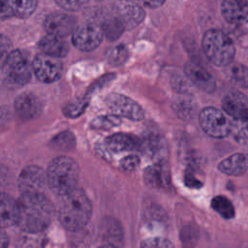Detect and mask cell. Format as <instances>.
Listing matches in <instances>:
<instances>
[{"mask_svg": "<svg viewBox=\"0 0 248 248\" xmlns=\"http://www.w3.org/2000/svg\"><path fill=\"white\" fill-rule=\"evenodd\" d=\"M12 15L5 4L4 0H0V21H4L12 18Z\"/></svg>", "mask_w": 248, "mask_h": 248, "instance_id": "40", "label": "cell"}, {"mask_svg": "<svg viewBox=\"0 0 248 248\" xmlns=\"http://www.w3.org/2000/svg\"><path fill=\"white\" fill-rule=\"evenodd\" d=\"M121 124V119L119 116L113 115H103L96 117L92 122L91 126L94 129H101V130H108L119 126Z\"/></svg>", "mask_w": 248, "mask_h": 248, "instance_id": "30", "label": "cell"}, {"mask_svg": "<svg viewBox=\"0 0 248 248\" xmlns=\"http://www.w3.org/2000/svg\"><path fill=\"white\" fill-rule=\"evenodd\" d=\"M184 182H185L186 186L189 188L200 189L201 187H202V182L196 176L193 169L186 170L185 176H184Z\"/></svg>", "mask_w": 248, "mask_h": 248, "instance_id": "36", "label": "cell"}, {"mask_svg": "<svg viewBox=\"0 0 248 248\" xmlns=\"http://www.w3.org/2000/svg\"><path fill=\"white\" fill-rule=\"evenodd\" d=\"M89 100H90V97L84 95L82 98H78V99L68 102L62 108L64 115L71 118L78 117L86 109Z\"/></svg>", "mask_w": 248, "mask_h": 248, "instance_id": "26", "label": "cell"}, {"mask_svg": "<svg viewBox=\"0 0 248 248\" xmlns=\"http://www.w3.org/2000/svg\"><path fill=\"white\" fill-rule=\"evenodd\" d=\"M103 0H82L83 4H90V3H99Z\"/></svg>", "mask_w": 248, "mask_h": 248, "instance_id": "43", "label": "cell"}, {"mask_svg": "<svg viewBox=\"0 0 248 248\" xmlns=\"http://www.w3.org/2000/svg\"><path fill=\"white\" fill-rule=\"evenodd\" d=\"M143 178L145 184L151 188L163 189L170 185V172L162 162L146 168Z\"/></svg>", "mask_w": 248, "mask_h": 248, "instance_id": "18", "label": "cell"}, {"mask_svg": "<svg viewBox=\"0 0 248 248\" xmlns=\"http://www.w3.org/2000/svg\"><path fill=\"white\" fill-rule=\"evenodd\" d=\"M145 6L151 8V9H155V8H159L161 7L166 0H140Z\"/></svg>", "mask_w": 248, "mask_h": 248, "instance_id": "41", "label": "cell"}, {"mask_svg": "<svg viewBox=\"0 0 248 248\" xmlns=\"http://www.w3.org/2000/svg\"><path fill=\"white\" fill-rule=\"evenodd\" d=\"M186 77L200 89L212 93L216 89L215 78L204 68L195 62H187L184 66Z\"/></svg>", "mask_w": 248, "mask_h": 248, "instance_id": "15", "label": "cell"}, {"mask_svg": "<svg viewBox=\"0 0 248 248\" xmlns=\"http://www.w3.org/2000/svg\"><path fill=\"white\" fill-rule=\"evenodd\" d=\"M13 44L11 40L4 34L0 33V69L3 67L8 55L12 51Z\"/></svg>", "mask_w": 248, "mask_h": 248, "instance_id": "34", "label": "cell"}, {"mask_svg": "<svg viewBox=\"0 0 248 248\" xmlns=\"http://www.w3.org/2000/svg\"><path fill=\"white\" fill-rule=\"evenodd\" d=\"M139 166H140V157L135 154H131L122 158L119 163L120 169L125 171H133Z\"/></svg>", "mask_w": 248, "mask_h": 248, "instance_id": "35", "label": "cell"}, {"mask_svg": "<svg viewBox=\"0 0 248 248\" xmlns=\"http://www.w3.org/2000/svg\"><path fill=\"white\" fill-rule=\"evenodd\" d=\"M248 0H223L221 14L224 19L233 25H242L247 21Z\"/></svg>", "mask_w": 248, "mask_h": 248, "instance_id": "16", "label": "cell"}, {"mask_svg": "<svg viewBox=\"0 0 248 248\" xmlns=\"http://www.w3.org/2000/svg\"><path fill=\"white\" fill-rule=\"evenodd\" d=\"M114 12L115 16L127 30L136 28L145 17L143 9L129 0H118L114 5Z\"/></svg>", "mask_w": 248, "mask_h": 248, "instance_id": "11", "label": "cell"}, {"mask_svg": "<svg viewBox=\"0 0 248 248\" xmlns=\"http://www.w3.org/2000/svg\"><path fill=\"white\" fill-rule=\"evenodd\" d=\"M202 46L208 60L219 67H225L232 62L235 54L232 39L219 29L207 30L202 37Z\"/></svg>", "mask_w": 248, "mask_h": 248, "instance_id": "4", "label": "cell"}, {"mask_svg": "<svg viewBox=\"0 0 248 248\" xmlns=\"http://www.w3.org/2000/svg\"><path fill=\"white\" fill-rule=\"evenodd\" d=\"M31 64L36 78L45 83L58 80L63 72V65L59 58L43 52L37 54Z\"/></svg>", "mask_w": 248, "mask_h": 248, "instance_id": "7", "label": "cell"}, {"mask_svg": "<svg viewBox=\"0 0 248 248\" xmlns=\"http://www.w3.org/2000/svg\"><path fill=\"white\" fill-rule=\"evenodd\" d=\"M222 108L234 120L247 122L248 101L247 97L236 90L228 92L222 99Z\"/></svg>", "mask_w": 248, "mask_h": 248, "instance_id": "14", "label": "cell"}, {"mask_svg": "<svg viewBox=\"0 0 248 248\" xmlns=\"http://www.w3.org/2000/svg\"><path fill=\"white\" fill-rule=\"evenodd\" d=\"M43 110L41 100L32 92H23L15 100V111L17 117L28 121L40 116Z\"/></svg>", "mask_w": 248, "mask_h": 248, "instance_id": "13", "label": "cell"}, {"mask_svg": "<svg viewBox=\"0 0 248 248\" xmlns=\"http://www.w3.org/2000/svg\"><path fill=\"white\" fill-rule=\"evenodd\" d=\"M17 203L10 195L0 192V227L5 229L16 224Z\"/></svg>", "mask_w": 248, "mask_h": 248, "instance_id": "20", "label": "cell"}, {"mask_svg": "<svg viewBox=\"0 0 248 248\" xmlns=\"http://www.w3.org/2000/svg\"><path fill=\"white\" fill-rule=\"evenodd\" d=\"M211 207L225 219H232L234 216L233 204L224 196H217L213 198L211 201Z\"/></svg>", "mask_w": 248, "mask_h": 248, "instance_id": "27", "label": "cell"}, {"mask_svg": "<svg viewBox=\"0 0 248 248\" xmlns=\"http://www.w3.org/2000/svg\"><path fill=\"white\" fill-rule=\"evenodd\" d=\"M173 109L175 113L182 119L187 120L192 117L195 112V105L192 100L187 98L178 99L173 104Z\"/></svg>", "mask_w": 248, "mask_h": 248, "instance_id": "29", "label": "cell"}, {"mask_svg": "<svg viewBox=\"0 0 248 248\" xmlns=\"http://www.w3.org/2000/svg\"><path fill=\"white\" fill-rule=\"evenodd\" d=\"M13 17L25 19L37 9L38 0H4Z\"/></svg>", "mask_w": 248, "mask_h": 248, "instance_id": "22", "label": "cell"}, {"mask_svg": "<svg viewBox=\"0 0 248 248\" xmlns=\"http://www.w3.org/2000/svg\"><path fill=\"white\" fill-rule=\"evenodd\" d=\"M19 229L28 233L44 232L54 217V206L43 193H22L16 201Z\"/></svg>", "mask_w": 248, "mask_h": 248, "instance_id": "1", "label": "cell"}, {"mask_svg": "<svg viewBox=\"0 0 248 248\" xmlns=\"http://www.w3.org/2000/svg\"><path fill=\"white\" fill-rule=\"evenodd\" d=\"M77 18L67 13L54 12L49 14L44 21V28L47 34L64 38L74 31Z\"/></svg>", "mask_w": 248, "mask_h": 248, "instance_id": "12", "label": "cell"}, {"mask_svg": "<svg viewBox=\"0 0 248 248\" xmlns=\"http://www.w3.org/2000/svg\"><path fill=\"white\" fill-rule=\"evenodd\" d=\"M225 67H226L225 73L231 80L240 84L244 88L247 87L248 75H247V68L244 65L231 62Z\"/></svg>", "mask_w": 248, "mask_h": 248, "instance_id": "25", "label": "cell"}, {"mask_svg": "<svg viewBox=\"0 0 248 248\" xmlns=\"http://www.w3.org/2000/svg\"><path fill=\"white\" fill-rule=\"evenodd\" d=\"M199 122L202 129L212 138H226L231 133L232 121L216 108H204L200 113Z\"/></svg>", "mask_w": 248, "mask_h": 248, "instance_id": "6", "label": "cell"}, {"mask_svg": "<svg viewBox=\"0 0 248 248\" xmlns=\"http://www.w3.org/2000/svg\"><path fill=\"white\" fill-rule=\"evenodd\" d=\"M128 58V50L125 46H117L110 48L107 53L108 63L112 66L123 64Z\"/></svg>", "mask_w": 248, "mask_h": 248, "instance_id": "31", "label": "cell"}, {"mask_svg": "<svg viewBox=\"0 0 248 248\" xmlns=\"http://www.w3.org/2000/svg\"><path fill=\"white\" fill-rule=\"evenodd\" d=\"M140 149L146 155L155 159L160 157L163 153L164 145L160 138H158L157 136H151L140 142L139 150Z\"/></svg>", "mask_w": 248, "mask_h": 248, "instance_id": "24", "label": "cell"}, {"mask_svg": "<svg viewBox=\"0 0 248 248\" xmlns=\"http://www.w3.org/2000/svg\"><path fill=\"white\" fill-rule=\"evenodd\" d=\"M9 236L8 234L5 232L4 229L0 227V248H4L7 247L9 245Z\"/></svg>", "mask_w": 248, "mask_h": 248, "instance_id": "42", "label": "cell"}, {"mask_svg": "<svg viewBox=\"0 0 248 248\" xmlns=\"http://www.w3.org/2000/svg\"><path fill=\"white\" fill-rule=\"evenodd\" d=\"M247 122L245 121H239L234 120L233 123L232 122V129L230 135H232L234 140L239 142L240 144H246L247 143V128H246Z\"/></svg>", "mask_w": 248, "mask_h": 248, "instance_id": "32", "label": "cell"}, {"mask_svg": "<svg viewBox=\"0 0 248 248\" xmlns=\"http://www.w3.org/2000/svg\"><path fill=\"white\" fill-rule=\"evenodd\" d=\"M140 140L132 134L116 133L106 139L105 147L112 153L136 151L140 148Z\"/></svg>", "mask_w": 248, "mask_h": 248, "instance_id": "17", "label": "cell"}, {"mask_svg": "<svg viewBox=\"0 0 248 248\" xmlns=\"http://www.w3.org/2000/svg\"><path fill=\"white\" fill-rule=\"evenodd\" d=\"M46 184V172L36 165H29L23 168L17 177V186L21 194L43 193Z\"/></svg>", "mask_w": 248, "mask_h": 248, "instance_id": "10", "label": "cell"}, {"mask_svg": "<svg viewBox=\"0 0 248 248\" xmlns=\"http://www.w3.org/2000/svg\"><path fill=\"white\" fill-rule=\"evenodd\" d=\"M1 69L3 81L11 88L21 87L31 79L32 64L28 54L21 49L12 50Z\"/></svg>", "mask_w": 248, "mask_h": 248, "instance_id": "5", "label": "cell"}, {"mask_svg": "<svg viewBox=\"0 0 248 248\" xmlns=\"http://www.w3.org/2000/svg\"><path fill=\"white\" fill-rule=\"evenodd\" d=\"M63 197L58 213L60 223L70 232L83 229L92 215V204L87 195L81 189L75 188Z\"/></svg>", "mask_w": 248, "mask_h": 248, "instance_id": "2", "label": "cell"}, {"mask_svg": "<svg viewBox=\"0 0 248 248\" xmlns=\"http://www.w3.org/2000/svg\"><path fill=\"white\" fill-rule=\"evenodd\" d=\"M102 40L103 32L101 28L93 22L76 26L72 32V43L76 48L81 51H91L97 48Z\"/></svg>", "mask_w": 248, "mask_h": 248, "instance_id": "9", "label": "cell"}, {"mask_svg": "<svg viewBox=\"0 0 248 248\" xmlns=\"http://www.w3.org/2000/svg\"><path fill=\"white\" fill-rule=\"evenodd\" d=\"M54 1L60 8L68 12L78 11L84 5L82 0H54Z\"/></svg>", "mask_w": 248, "mask_h": 248, "instance_id": "37", "label": "cell"}, {"mask_svg": "<svg viewBox=\"0 0 248 248\" xmlns=\"http://www.w3.org/2000/svg\"><path fill=\"white\" fill-rule=\"evenodd\" d=\"M140 247H146V248H165V247H173V243L164 237H149L144 240H142L140 244Z\"/></svg>", "mask_w": 248, "mask_h": 248, "instance_id": "33", "label": "cell"}, {"mask_svg": "<svg viewBox=\"0 0 248 248\" xmlns=\"http://www.w3.org/2000/svg\"><path fill=\"white\" fill-rule=\"evenodd\" d=\"M248 166L247 156L244 153H235L222 160L218 165V170L228 175L239 176L246 172Z\"/></svg>", "mask_w": 248, "mask_h": 248, "instance_id": "21", "label": "cell"}, {"mask_svg": "<svg viewBox=\"0 0 248 248\" xmlns=\"http://www.w3.org/2000/svg\"><path fill=\"white\" fill-rule=\"evenodd\" d=\"M38 46L43 53H46L57 58L65 57L68 54L70 49L69 44L63 38L50 35V34L44 36L40 40Z\"/></svg>", "mask_w": 248, "mask_h": 248, "instance_id": "19", "label": "cell"}, {"mask_svg": "<svg viewBox=\"0 0 248 248\" xmlns=\"http://www.w3.org/2000/svg\"><path fill=\"white\" fill-rule=\"evenodd\" d=\"M10 181H11L10 170L5 166L0 165V192H3V190L8 187Z\"/></svg>", "mask_w": 248, "mask_h": 248, "instance_id": "39", "label": "cell"}, {"mask_svg": "<svg viewBox=\"0 0 248 248\" xmlns=\"http://www.w3.org/2000/svg\"><path fill=\"white\" fill-rule=\"evenodd\" d=\"M46 172L47 185L54 194L63 197L77 188L79 166L73 158L68 156L54 158Z\"/></svg>", "mask_w": 248, "mask_h": 248, "instance_id": "3", "label": "cell"}, {"mask_svg": "<svg viewBox=\"0 0 248 248\" xmlns=\"http://www.w3.org/2000/svg\"><path fill=\"white\" fill-rule=\"evenodd\" d=\"M100 28L103 32V35H105L109 41L117 40L125 30L124 26L116 16H109L105 18L102 22V27Z\"/></svg>", "mask_w": 248, "mask_h": 248, "instance_id": "23", "label": "cell"}, {"mask_svg": "<svg viewBox=\"0 0 248 248\" xmlns=\"http://www.w3.org/2000/svg\"><path fill=\"white\" fill-rule=\"evenodd\" d=\"M50 145L58 150L69 151L76 146V139L72 132L64 131L56 135L51 140Z\"/></svg>", "mask_w": 248, "mask_h": 248, "instance_id": "28", "label": "cell"}, {"mask_svg": "<svg viewBox=\"0 0 248 248\" xmlns=\"http://www.w3.org/2000/svg\"><path fill=\"white\" fill-rule=\"evenodd\" d=\"M113 78H114V75H107V76H105V77H102L99 80H97L95 83H93V84L90 86V88L88 89V91L86 92L85 95L88 96V97H91V95H92L96 90L102 88L104 85L108 84V83L109 81H111Z\"/></svg>", "mask_w": 248, "mask_h": 248, "instance_id": "38", "label": "cell"}, {"mask_svg": "<svg viewBox=\"0 0 248 248\" xmlns=\"http://www.w3.org/2000/svg\"><path fill=\"white\" fill-rule=\"evenodd\" d=\"M106 104L111 112L133 121H140L144 117L143 108L133 99L119 94L110 93L106 98Z\"/></svg>", "mask_w": 248, "mask_h": 248, "instance_id": "8", "label": "cell"}]
</instances>
